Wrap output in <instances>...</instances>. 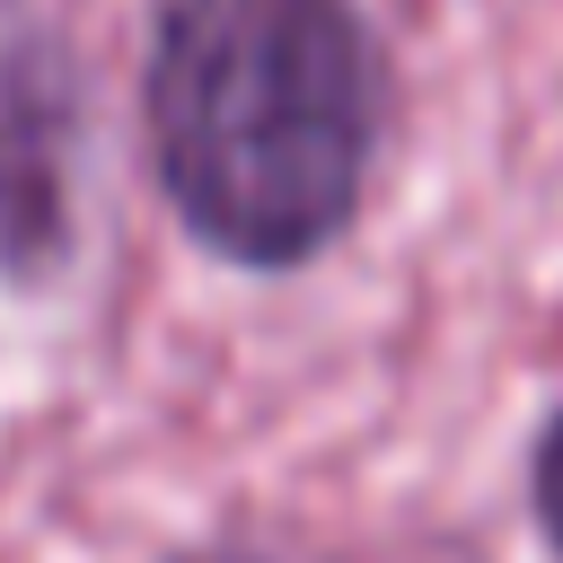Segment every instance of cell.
<instances>
[{"label":"cell","instance_id":"3","mask_svg":"<svg viewBox=\"0 0 563 563\" xmlns=\"http://www.w3.org/2000/svg\"><path fill=\"white\" fill-rule=\"evenodd\" d=\"M528 510H537L545 554L563 563V405L545 413V431H537V449H528Z\"/></svg>","mask_w":563,"mask_h":563},{"label":"cell","instance_id":"4","mask_svg":"<svg viewBox=\"0 0 563 563\" xmlns=\"http://www.w3.org/2000/svg\"><path fill=\"white\" fill-rule=\"evenodd\" d=\"M167 563H273V554H255V545H185Z\"/></svg>","mask_w":563,"mask_h":563},{"label":"cell","instance_id":"1","mask_svg":"<svg viewBox=\"0 0 563 563\" xmlns=\"http://www.w3.org/2000/svg\"><path fill=\"white\" fill-rule=\"evenodd\" d=\"M150 176L238 273L317 264L369 202L387 53L361 0H167L141 62Z\"/></svg>","mask_w":563,"mask_h":563},{"label":"cell","instance_id":"2","mask_svg":"<svg viewBox=\"0 0 563 563\" xmlns=\"http://www.w3.org/2000/svg\"><path fill=\"white\" fill-rule=\"evenodd\" d=\"M70 53L35 0H0V282H44L70 255Z\"/></svg>","mask_w":563,"mask_h":563}]
</instances>
